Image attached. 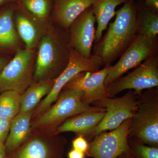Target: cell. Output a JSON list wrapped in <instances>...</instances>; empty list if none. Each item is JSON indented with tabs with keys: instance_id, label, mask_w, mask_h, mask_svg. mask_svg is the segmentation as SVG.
<instances>
[{
	"instance_id": "6da1fadb",
	"label": "cell",
	"mask_w": 158,
	"mask_h": 158,
	"mask_svg": "<svg viewBox=\"0 0 158 158\" xmlns=\"http://www.w3.org/2000/svg\"><path fill=\"white\" fill-rule=\"evenodd\" d=\"M116 15L104 36L93 46L92 54L100 59L102 66L111 65L121 56L138 35L135 0H128Z\"/></svg>"
},
{
	"instance_id": "7a4b0ae2",
	"label": "cell",
	"mask_w": 158,
	"mask_h": 158,
	"mask_svg": "<svg viewBox=\"0 0 158 158\" xmlns=\"http://www.w3.org/2000/svg\"><path fill=\"white\" fill-rule=\"evenodd\" d=\"M69 55L68 31L44 35L39 44L34 81L58 77L68 64Z\"/></svg>"
},
{
	"instance_id": "3957f363",
	"label": "cell",
	"mask_w": 158,
	"mask_h": 158,
	"mask_svg": "<svg viewBox=\"0 0 158 158\" xmlns=\"http://www.w3.org/2000/svg\"><path fill=\"white\" fill-rule=\"evenodd\" d=\"M84 92L78 89H64L56 102L41 115L33 118L32 129L48 130L56 132L60 125L68 118L84 112L105 111L103 108L91 106L83 99Z\"/></svg>"
},
{
	"instance_id": "277c9868",
	"label": "cell",
	"mask_w": 158,
	"mask_h": 158,
	"mask_svg": "<svg viewBox=\"0 0 158 158\" xmlns=\"http://www.w3.org/2000/svg\"><path fill=\"white\" fill-rule=\"evenodd\" d=\"M138 109L131 118L128 140L158 147V87L139 95Z\"/></svg>"
},
{
	"instance_id": "5b68a950",
	"label": "cell",
	"mask_w": 158,
	"mask_h": 158,
	"mask_svg": "<svg viewBox=\"0 0 158 158\" xmlns=\"http://www.w3.org/2000/svg\"><path fill=\"white\" fill-rule=\"evenodd\" d=\"M102 66L101 60L97 56L92 54L90 58H86L69 47L68 64L63 71L55 79L53 87L50 92L34 110L33 118L48 110L56 101L64 86L75 76L82 72L97 71Z\"/></svg>"
},
{
	"instance_id": "8992f818",
	"label": "cell",
	"mask_w": 158,
	"mask_h": 158,
	"mask_svg": "<svg viewBox=\"0 0 158 158\" xmlns=\"http://www.w3.org/2000/svg\"><path fill=\"white\" fill-rule=\"evenodd\" d=\"M139 102V95L132 90L121 97L106 98L94 102L92 104L94 106L103 108L106 113L87 141L102 132L115 129L125 120L131 118L138 109Z\"/></svg>"
},
{
	"instance_id": "52a82bcc",
	"label": "cell",
	"mask_w": 158,
	"mask_h": 158,
	"mask_svg": "<svg viewBox=\"0 0 158 158\" xmlns=\"http://www.w3.org/2000/svg\"><path fill=\"white\" fill-rule=\"evenodd\" d=\"M65 137L48 130L32 129L29 139L13 153L14 158H65Z\"/></svg>"
},
{
	"instance_id": "ba28073f",
	"label": "cell",
	"mask_w": 158,
	"mask_h": 158,
	"mask_svg": "<svg viewBox=\"0 0 158 158\" xmlns=\"http://www.w3.org/2000/svg\"><path fill=\"white\" fill-rule=\"evenodd\" d=\"M158 86V53L148 57L135 70L106 85L110 98L123 90H132L141 95L144 90Z\"/></svg>"
},
{
	"instance_id": "9c48e42d",
	"label": "cell",
	"mask_w": 158,
	"mask_h": 158,
	"mask_svg": "<svg viewBox=\"0 0 158 158\" xmlns=\"http://www.w3.org/2000/svg\"><path fill=\"white\" fill-rule=\"evenodd\" d=\"M33 49L19 50L0 73V92L13 90L23 93L34 81Z\"/></svg>"
},
{
	"instance_id": "30bf717a",
	"label": "cell",
	"mask_w": 158,
	"mask_h": 158,
	"mask_svg": "<svg viewBox=\"0 0 158 158\" xmlns=\"http://www.w3.org/2000/svg\"><path fill=\"white\" fill-rule=\"evenodd\" d=\"M158 53V39L152 40L137 35L115 65L111 66L105 79L106 86L116 79L122 77L128 71L135 68L148 57Z\"/></svg>"
},
{
	"instance_id": "8fae6325",
	"label": "cell",
	"mask_w": 158,
	"mask_h": 158,
	"mask_svg": "<svg viewBox=\"0 0 158 158\" xmlns=\"http://www.w3.org/2000/svg\"><path fill=\"white\" fill-rule=\"evenodd\" d=\"M131 118L115 129L104 131L94 137L86 155L93 158H116L129 148L128 130Z\"/></svg>"
},
{
	"instance_id": "7c38bea8",
	"label": "cell",
	"mask_w": 158,
	"mask_h": 158,
	"mask_svg": "<svg viewBox=\"0 0 158 158\" xmlns=\"http://www.w3.org/2000/svg\"><path fill=\"white\" fill-rule=\"evenodd\" d=\"M112 65L105 66L94 72L84 71L78 73L64 86V89H78L84 92L83 99L91 105L94 102L110 97L105 81Z\"/></svg>"
},
{
	"instance_id": "4fadbf2b",
	"label": "cell",
	"mask_w": 158,
	"mask_h": 158,
	"mask_svg": "<svg viewBox=\"0 0 158 158\" xmlns=\"http://www.w3.org/2000/svg\"><path fill=\"white\" fill-rule=\"evenodd\" d=\"M95 22L90 6L76 19L68 30L69 47L86 58H90L92 55Z\"/></svg>"
},
{
	"instance_id": "5bb4252c",
	"label": "cell",
	"mask_w": 158,
	"mask_h": 158,
	"mask_svg": "<svg viewBox=\"0 0 158 158\" xmlns=\"http://www.w3.org/2000/svg\"><path fill=\"white\" fill-rule=\"evenodd\" d=\"M105 111L84 112L68 118L57 128L56 133L60 134L73 132L77 136H81L88 140V137L106 115Z\"/></svg>"
},
{
	"instance_id": "9a60e30c",
	"label": "cell",
	"mask_w": 158,
	"mask_h": 158,
	"mask_svg": "<svg viewBox=\"0 0 158 158\" xmlns=\"http://www.w3.org/2000/svg\"><path fill=\"white\" fill-rule=\"evenodd\" d=\"M18 2L8 3L0 8V56L13 50L19 44L14 26V13Z\"/></svg>"
},
{
	"instance_id": "2e32d148",
	"label": "cell",
	"mask_w": 158,
	"mask_h": 158,
	"mask_svg": "<svg viewBox=\"0 0 158 158\" xmlns=\"http://www.w3.org/2000/svg\"><path fill=\"white\" fill-rule=\"evenodd\" d=\"M34 112L19 113L11 119L9 135L5 143L7 156L13 153L30 138Z\"/></svg>"
},
{
	"instance_id": "e0dca14e",
	"label": "cell",
	"mask_w": 158,
	"mask_h": 158,
	"mask_svg": "<svg viewBox=\"0 0 158 158\" xmlns=\"http://www.w3.org/2000/svg\"><path fill=\"white\" fill-rule=\"evenodd\" d=\"M93 0H55L52 17L61 28L68 31L71 25L83 11L92 5Z\"/></svg>"
},
{
	"instance_id": "ac0fdd59",
	"label": "cell",
	"mask_w": 158,
	"mask_h": 158,
	"mask_svg": "<svg viewBox=\"0 0 158 158\" xmlns=\"http://www.w3.org/2000/svg\"><path fill=\"white\" fill-rule=\"evenodd\" d=\"M137 34L152 40L158 39V11L150 8L144 0L136 2Z\"/></svg>"
},
{
	"instance_id": "d6986e66",
	"label": "cell",
	"mask_w": 158,
	"mask_h": 158,
	"mask_svg": "<svg viewBox=\"0 0 158 158\" xmlns=\"http://www.w3.org/2000/svg\"><path fill=\"white\" fill-rule=\"evenodd\" d=\"M55 79L48 78L32 82L22 93L19 113L34 111L41 101L50 92Z\"/></svg>"
},
{
	"instance_id": "ffe728a7",
	"label": "cell",
	"mask_w": 158,
	"mask_h": 158,
	"mask_svg": "<svg viewBox=\"0 0 158 158\" xmlns=\"http://www.w3.org/2000/svg\"><path fill=\"white\" fill-rule=\"evenodd\" d=\"M128 0H93L91 7L97 27L95 31L94 43L102 37L103 32L107 28L111 19L116 15V9Z\"/></svg>"
},
{
	"instance_id": "44dd1931",
	"label": "cell",
	"mask_w": 158,
	"mask_h": 158,
	"mask_svg": "<svg viewBox=\"0 0 158 158\" xmlns=\"http://www.w3.org/2000/svg\"><path fill=\"white\" fill-rule=\"evenodd\" d=\"M18 6L14 13L18 34L25 44L26 48L33 49L38 40L39 32L33 20Z\"/></svg>"
},
{
	"instance_id": "7402d4cb",
	"label": "cell",
	"mask_w": 158,
	"mask_h": 158,
	"mask_svg": "<svg viewBox=\"0 0 158 158\" xmlns=\"http://www.w3.org/2000/svg\"><path fill=\"white\" fill-rule=\"evenodd\" d=\"M22 93L13 90L0 92V118L11 120L19 113Z\"/></svg>"
},
{
	"instance_id": "603a6c76",
	"label": "cell",
	"mask_w": 158,
	"mask_h": 158,
	"mask_svg": "<svg viewBox=\"0 0 158 158\" xmlns=\"http://www.w3.org/2000/svg\"><path fill=\"white\" fill-rule=\"evenodd\" d=\"M23 8L38 19L44 20L50 11V0H20Z\"/></svg>"
},
{
	"instance_id": "cb8c5ba5",
	"label": "cell",
	"mask_w": 158,
	"mask_h": 158,
	"mask_svg": "<svg viewBox=\"0 0 158 158\" xmlns=\"http://www.w3.org/2000/svg\"><path fill=\"white\" fill-rule=\"evenodd\" d=\"M130 149L136 158H158V147L128 140Z\"/></svg>"
},
{
	"instance_id": "d4e9b609",
	"label": "cell",
	"mask_w": 158,
	"mask_h": 158,
	"mask_svg": "<svg viewBox=\"0 0 158 158\" xmlns=\"http://www.w3.org/2000/svg\"><path fill=\"white\" fill-rule=\"evenodd\" d=\"M11 120L0 118V144H5L9 135Z\"/></svg>"
},
{
	"instance_id": "484cf974",
	"label": "cell",
	"mask_w": 158,
	"mask_h": 158,
	"mask_svg": "<svg viewBox=\"0 0 158 158\" xmlns=\"http://www.w3.org/2000/svg\"><path fill=\"white\" fill-rule=\"evenodd\" d=\"M72 146L73 149L85 153L88 152L89 144L88 141L81 136H77L72 141Z\"/></svg>"
},
{
	"instance_id": "4316f807",
	"label": "cell",
	"mask_w": 158,
	"mask_h": 158,
	"mask_svg": "<svg viewBox=\"0 0 158 158\" xmlns=\"http://www.w3.org/2000/svg\"><path fill=\"white\" fill-rule=\"evenodd\" d=\"M85 153L73 149L70 150L68 154V158H85Z\"/></svg>"
},
{
	"instance_id": "83f0119b",
	"label": "cell",
	"mask_w": 158,
	"mask_h": 158,
	"mask_svg": "<svg viewBox=\"0 0 158 158\" xmlns=\"http://www.w3.org/2000/svg\"><path fill=\"white\" fill-rule=\"evenodd\" d=\"M145 4L150 8L158 11V0H144Z\"/></svg>"
},
{
	"instance_id": "f1b7e54d",
	"label": "cell",
	"mask_w": 158,
	"mask_h": 158,
	"mask_svg": "<svg viewBox=\"0 0 158 158\" xmlns=\"http://www.w3.org/2000/svg\"><path fill=\"white\" fill-rule=\"evenodd\" d=\"M116 158H136L132 152L131 149L129 148L127 150L122 153Z\"/></svg>"
},
{
	"instance_id": "f546056e",
	"label": "cell",
	"mask_w": 158,
	"mask_h": 158,
	"mask_svg": "<svg viewBox=\"0 0 158 158\" xmlns=\"http://www.w3.org/2000/svg\"><path fill=\"white\" fill-rule=\"evenodd\" d=\"M9 62V59L7 57L0 56V73Z\"/></svg>"
},
{
	"instance_id": "4dcf8cb0",
	"label": "cell",
	"mask_w": 158,
	"mask_h": 158,
	"mask_svg": "<svg viewBox=\"0 0 158 158\" xmlns=\"http://www.w3.org/2000/svg\"><path fill=\"white\" fill-rule=\"evenodd\" d=\"M7 156L5 144H0V158H5Z\"/></svg>"
},
{
	"instance_id": "1f68e13d",
	"label": "cell",
	"mask_w": 158,
	"mask_h": 158,
	"mask_svg": "<svg viewBox=\"0 0 158 158\" xmlns=\"http://www.w3.org/2000/svg\"><path fill=\"white\" fill-rule=\"evenodd\" d=\"M19 0H0V8L3 6L11 2H17Z\"/></svg>"
},
{
	"instance_id": "d6a6232c",
	"label": "cell",
	"mask_w": 158,
	"mask_h": 158,
	"mask_svg": "<svg viewBox=\"0 0 158 158\" xmlns=\"http://www.w3.org/2000/svg\"><path fill=\"white\" fill-rule=\"evenodd\" d=\"M5 158H14L13 157H12V156H6V157Z\"/></svg>"
}]
</instances>
